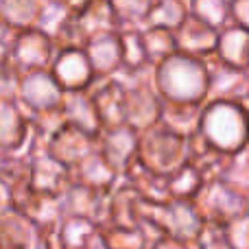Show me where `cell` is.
I'll use <instances>...</instances> for the list:
<instances>
[{
	"label": "cell",
	"mask_w": 249,
	"mask_h": 249,
	"mask_svg": "<svg viewBox=\"0 0 249 249\" xmlns=\"http://www.w3.org/2000/svg\"><path fill=\"white\" fill-rule=\"evenodd\" d=\"M153 83L164 101L206 103L210 88V61L208 57L177 51L153 66Z\"/></svg>",
	"instance_id": "1"
},
{
	"label": "cell",
	"mask_w": 249,
	"mask_h": 249,
	"mask_svg": "<svg viewBox=\"0 0 249 249\" xmlns=\"http://www.w3.org/2000/svg\"><path fill=\"white\" fill-rule=\"evenodd\" d=\"M121 20L109 0H72L66 20L53 35L57 51L68 46H86L96 35L121 31Z\"/></svg>",
	"instance_id": "2"
},
{
	"label": "cell",
	"mask_w": 249,
	"mask_h": 249,
	"mask_svg": "<svg viewBox=\"0 0 249 249\" xmlns=\"http://www.w3.org/2000/svg\"><path fill=\"white\" fill-rule=\"evenodd\" d=\"M208 142L225 153L243 149L249 142V118L241 101H206L201 127Z\"/></svg>",
	"instance_id": "3"
},
{
	"label": "cell",
	"mask_w": 249,
	"mask_h": 249,
	"mask_svg": "<svg viewBox=\"0 0 249 249\" xmlns=\"http://www.w3.org/2000/svg\"><path fill=\"white\" fill-rule=\"evenodd\" d=\"M149 219L160 225L164 234L173 236L181 247H197L199 234L203 230V216L199 214L193 199H168V201H149L142 199L138 223Z\"/></svg>",
	"instance_id": "4"
},
{
	"label": "cell",
	"mask_w": 249,
	"mask_h": 249,
	"mask_svg": "<svg viewBox=\"0 0 249 249\" xmlns=\"http://www.w3.org/2000/svg\"><path fill=\"white\" fill-rule=\"evenodd\" d=\"M138 160L146 168L168 177L186 162H190V138L173 131L164 123H158L140 131Z\"/></svg>",
	"instance_id": "5"
},
{
	"label": "cell",
	"mask_w": 249,
	"mask_h": 249,
	"mask_svg": "<svg viewBox=\"0 0 249 249\" xmlns=\"http://www.w3.org/2000/svg\"><path fill=\"white\" fill-rule=\"evenodd\" d=\"M193 203L197 206L203 221L228 225L232 219L249 210V195L241 193L225 179H210L195 195Z\"/></svg>",
	"instance_id": "6"
},
{
	"label": "cell",
	"mask_w": 249,
	"mask_h": 249,
	"mask_svg": "<svg viewBox=\"0 0 249 249\" xmlns=\"http://www.w3.org/2000/svg\"><path fill=\"white\" fill-rule=\"evenodd\" d=\"M64 88L55 79L51 68H33L22 70L18 74V90L16 99L26 112H37V109L57 107L64 99Z\"/></svg>",
	"instance_id": "7"
},
{
	"label": "cell",
	"mask_w": 249,
	"mask_h": 249,
	"mask_svg": "<svg viewBox=\"0 0 249 249\" xmlns=\"http://www.w3.org/2000/svg\"><path fill=\"white\" fill-rule=\"evenodd\" d=\"M11 57L18 70H33V68H51L57 55L55 39L39 26L13 31L11 39Z\"/></svg>",
	"instance_id": "8"
},
{
	"label": "cell",
	"mask_w": 249,
	"mask_h": 249,
	"mask_svg": "<svg viewBox=\"0 0 249 249\" xmlns=\"http://www.w3.org/2000/svg\"><path fill=\"white\" fill-rule=\"evenodd\" d=\"M127 86V101H124V123L131 124L138 131L153 127L162 116L164 99L160 96L158 88L153 83V74L136 79Z\"/></svg>",
	"instance_id": "9"
},
{
	"label": "cell",
	"mask_w": 249,
	"mask_h": 249,
	"mask_svg": "<svg viewBox=\"0 0 249 249\" xmlns=\"http://www.w3.org/2000/svg\"><path fill=\"white\" fill-rule=\"evenodd\" d=\"M31 160V186L39 193L59 197L72 184V168L53 158L44 146H35L29 153Z\"/></svg>",
	"instance_id": "10"
},
{
	"label": "cell",
	"mask_w": 249,
	"mask_h": 249,
	"mask_svg": "<svg viewBox=\"0 0 249 249\" xmlns=\"http://www.w3.org/2000/svg\"><path fill=\"white\" fill-rule=\"evenodd\" d=\"M51 70L66 92L90 90L92 83L96 81L92 64L88 59V53L81 46L59 48L51 64Z\"/></svg>",
	"instance_id": "11"
},
{
	"label": "cell",
	"mask_w": 249,
	"mask_h": 249,
	"mask_svg": "<svg viewBox=\"0 0 249 249\" xmlns=\"http://www.w3.org/2000/svg\"><path fill=\"white\" fill-rule=\"evenodd\" d=\"M96 149H99V136L70 123H66L59 131L53 133L51 140L46 142L48 153L70 168L81 162L86 155L94 153Z\"/></svg>",
	"instance_id": "12"
},
{
	"label": "cell",
	"mask_w": 249,
	"mask_h": 249,
	"mask_svg": "<svg viewBox=\"0 0 249 249\" xmlns=\"http://www.w3.org/2000/svg\"><path fill=\"white\" fill-rule=\"evenodd\" d=\"M210 61V88L208 101H241L249 94V68L230 66L219 61L214 55Z\"/></svg>",
	"instance_id": "13"
},
{
	"label": "cell",
	"mask_w": 249,
	"mask_h": 249,
	"mask_svg": "<svg viewBox=\"0 0 249 249\" xmlns=\"http://www.w3.org/2000/svg\"><path fill=\"white\" fill-rule=\"evenodd\" d=\"M138 142H140V131L131 124L123 123L116 127L103 129L99 133V149L105 158L109 160L118 173H124V168L138 158Z\"/></svg>",
	"instance_id": "14"
},
{
	"label": "cell",
	"mask_w": 249,
	"mask_h": 249,
	"mask_svg": "<svg viewBox=\"0 0 249 249\" xmlns=\"http://www.w3.org/2000/svg\"><path fill=\"white\" fill-rule=\"evenodd\" d=\"M96 114L103 129L116 127L124 123V101H127V86L118 77L96 79L90 88Z\"/></svg>",
	"instance_id": "15"
},
{
	"label": "cell",
	"mask_w": 249,
	"mask_h": 249,
	"mask_svg": "<svg viewBox=\"0 0 249 249\" xmlns=\"http://www.w3.org/2000/svg\"><path fill=\"white\" fill-rule=\"evenodd\" d=\"M44 245V234L24 212L9 208L0 212V249H37Z\"/></svg>",
	"instance_id": "16"
},
{
	"label": "cell",
	"mask_w": 249,
	"mask_h": 249,
	"mask_svg": "<svg viewBox=\"0 0 249 249\" xmlns=\"http://www.w3.org/2000/svg\"><path fill=\"white\" fill-rule=\"evenodd\" d=\"M109 193H112V190H109ZM109 193L92 188V186L72 179L68 190L61 195V210H64V216L66 214L88 216V219H94L103 225L105 214H107Z\"/></svg>",
	"instance_id": "17"
},
{
	"label": "cell",
	"mask_w": 249,
	"mask_h": 249,
	"mask_svg": "<svg viewBox=\"0 0 249 249\" xmlns=\"http://www.w3.org/2000/svg\"><path fill=\"white\" fill-rule=\"evenodd\" d=\"M31 136L26 109L13 96H0V149L20 153Z\"/></svg>",
	"instance_id": "18"
},
{
	"label": "cell",
	"mask_w": 249,
	"mask_h": 249,
	"mask_svg": "<svg viewBox=\"0 0 249 249\" xmlns=\"http://www.w3.org/2000/svg\"><path fill=\"white\" fill-rule=\"evenodd\" d=\"M175 37H177V51L197 57H210L216 53L219 29L203 22L195 13H188L186 20L175 29Z\"/></svg>",
	"instance_id": "19"
},
{
	"label": "cell",
	"mask_w": 249,
	"mask_h": 249,
	"mask_svg": "<svg viewBox=\"0 0 249 249\" xmlns=\"http://www.w3.org/2000/svg\"><path fill=\"white\" fill-rule=\"evenodd\" d=\"M83 48L88 53L96 79H112L123 70V48L118 31L96 35Z\"/></svg>",
	"instance_id": "20"
},
{
	"label": "cell",
	"mask_w": 249,
	"mask_h": 249,
	"mask_svg": "<svg viewBox=\"0 0 249 249\" xmlns=\"http://www.w3.org/2000/svg\"><path fill=\"white\" fill-rule=\"evenodd\" d=\"M61 249H105L103 225L88 216L66 214L57 232Z\"/></svg>",
	"instance_id": "21"
},
{
	"label": "cell",
	"mask_w": 249,
	"mask_h": 249,
	"mask_svg": "<svg viewBox=\"0 0 249 249\" xmlns=\"http://www.w3.org/2000/svg\"><path fill=\"white\" fill-rule=\"evenodd\" d=\"M142 193L127 179H121L112 188L107 199V214L103 225H133L138 228V214H140Z\"/></svg>",
	"instance_id": "22"
},
{
	"label": "cell",
	"mask_w": 249,
	"mask_h": 249,
	"mask_svg": "<svg viewBox=\"0 0 249 249\" xmlns=\"http://www.w3.org/2000/svg\"><path fill=\"white\" fill-rule=\"evenodd\" d=\"M72 179L109 193L123 179V175L109 164V160L101 153V149H96L94 153L86 155L81 162L72 166Z\"/></svg>",
	"instance_id": "23"
},
{
	"label": "cell",
	"mask_w": 249,
	"mask_h": 249,
	"mask_svg": "<svg viewBox=\"0 0 249 249\" xmlns=\"http://www.w3.org/2000/svg\"><path fill=\"white\" fill-rule=\"evenodd\" d=\"M61 109H64L66 123L77 124V127L86 129V131H90V133H96V136L103 131L90 90L64 92V99H61Z\"/></svg>",
	"instance_id": "24"
},
{
	"label": "cell",
	"mask_w": 249,
	"mask_h": 249,
	"mask_svg": "<svg viewBox=\"0 0 249 249\" xmlns=\"http://www.w3.org/2000/svg\"><path fill=\"white\" fill-rule=\"evenodd\" d=\"M214 57L223 64L249 68V29L230 22L219 31Z\"/></svg>",
	"instance_id": "25"
},
{
	"label": "cell",
	"mask_w": 249,
	"mask_h": 249,
	"mask_svg": "<svg viewBox=\"0 0 249 249\" xmlns=\"http://www.w3.org/2000/svg\"><path fill=\"white\" fill-rule=\"evenodd\" d=\"M123 179L131 181L142 193V197L149 199V201H168L171 199V195H168V177L146 168L138 158L124 168Z\"/></svg>",
	"instance_id": "26"
},
{
	"label": "cell",
	"mask_w": 249,
	"mask_h": 249,
	"mask_svg": "<svg viewBox=\"0 0 249 249\" xmlns=\"http://www.w3.org/2000/svg\"><path fill=\"white\" fill-rule=\"evenodd\" d=\"M201 114L203 103H171V101H164L160 123H164L166 127H171L173 131L181 133V136L190 138L201 127Z\"/></svg>",
	"instance_id": "27"
},
{
	"label": "cell",
	"mask_w": 249,
	"mask_h": 249,
	"mask_svg": "<svg viewBox=\"0 0 249 249\" xmlns=\"http://www.w3.org/2000/svg\"><path fill=\"white\" fill-rule=\"evenodd\" d=\"M140 33H142V44H144V51H146V59H149L151 66L160 64L168 55L177 53V37L173 29L142 24Z\"/></svg>",
	"instance_id": "28"
},
{
	"label": "cell",
	"mask_w": 249,
	"mask_h": 249,
	"mask_svg": "<svg viewBox=\"0 0 249 249\" xmlns=\"http://www.w3.org/2000/svg\"><path fill=\"white\" fill-rule=\"evenodd\" d=\"M121 48H123V70L121 72H140L153 68L146 59V51L142 44L140 26H121Z\"/></svg>",
	"instance_id": "29"
},
{
	"label": "cell",
	"mask_w": 249,
	"mask_h": 249,
	"mask_svg": "<svg viewBox=\"0 0 249 249\" xmlns=\"http://www.w3.org/2000/svg\"><path fill=\"white\" fill-rule=\"evenodd\" d=\"M46 0H0V13L13 31L37 26Z\"/></svg>",
	"instance_id": "30"
},
{
	"label": "cell",
	"mask_w": 249,
	"mask_h": 249,
	"mask_svg": "<svg viewBox=\"0 0 249 249\" xmlns=\"http://www.w3.org/2000/svg\"><path fill=\"white\" fill-rule=\"evenodd\" d=\"M206 184V177L201 175L193 162H186L175 173L168 175V195L171 199H195V195Z\"/></svg>",
	"instance_id": "31"
},
{
	"label": "cell",
	"mask_w": 249,
	"mask_h": 249,
	"mask_svg": "<svg viewBox=\"0 0 249 249\" xmlns=\"http://www.w3.org/2000/svg\"><path fill=\"white\" fill-rule=\"evenodd\" d=\"M188 13H190L188 0H155V4L149 11V16H146L144 24L166 26V29L175 31L177 26L186 20Z\"/></svg>",
	"instance_id": "32"
},
{
	"label": "cell",
	"mask_w": 249,
	"mask_h": 249,
	"mask_svg": "<svg viewBox=\"0 0 249 249\" xmlns=\"http://www.w3.org/2000/svg\"><path fill=\"white\" fill-rule=\"evenodd\" d=\"M105 249H144L146 241L140 228L133 225H103Z\"/></svg>",
	"instance_id": "33"
},
{
	"label": "cell",
	"mask_w": 249,
	"mask_h": 249,
	"mask_svg": "<svg viewBox=\"0 0 249 249\" xmlns=\"http://www.w3.org/2000/svg\"><path fill=\"white\" fill-rule=\"evenodd\" d=\"M190 13L201 18L203 22L212 24L214 29H223L232 22V11H230V0H188Z\"/></svg>",
	"instance_id": "34"
},
{
	"label": "cell",
	"mask_w": 249,
	"mask_h": 249,
	"mask_svg": "<svg viewBox=\"0 0 249 249\" xmlns=\"http://www.w3.org/2000/svg\"><path fill=\"white\" fill-rule=\"evenodd\" d=\"M221 179L232 184L234 188H238L241 193L249 195V142L243 149L234 151V153L230 155L228 168H225Z\"/></svg>",
	"instance_id": "35"
},
{
	"label": "cell",
	"mask_w": 249,
	"mask_h": 249,
	"mask_svg": "<svg viewBox=\"0 0 249 249\" xmlns=\"http://www.w3.org/2000/svg\"><path fill=\"white\" fill-rule=\"evenodd\" d=\"M123 26H142L155 0H109Z\"/></svg>",
	"instance_id": "36"
},
{
	"label": "cell",
	"mask_w": 249,
	"mask_h": 249,
	"mask_svg": "<svg viewBox=\"0 0 249 249\" xmlns=\"http://www.w3.org/2000/svg\"><path fill=\"white\" fill-rule=\"evenodd\" d=\"M225 234H228V247L249 249V210L230 221L225 225Z\"/></svg>",
	"instance_id": "37"
},
{
	"label": "cell",
	"mask_w": 249,
	"mask_h": 249,
	"mask_svg": "<svg viewBox=\"0 0 249 249\" xmlns=\"http://www.w3.org/2000/svg\"><path fill=\"white\" fill-rule=\"evenodd\" d=\"M197 247H201V249L228 247V234H225V225L223 223H212V221H206V223H203L201 234H199Z\"/></svg>",
	"instance_id": "38"
},
{
	"label": "cell",
	"mask_w": 249,
	"mask_h": 249,
	"mask_svg": "<svg viewBox=\"0 0 249 249\" xmlns=\"http://www.w3.org/2000/svg\"><path fill=\"white\" fill-rule=\"evenodd\" d=\"M232 22L249 29V0H230Z\"/></svg>",
	"instance_id": "39"
},
{
	"label": "cell",
	"mask_w": 249,
	"mask_h": 249,
	"mask_svg": "<svg viewBox=\"0 0 249 249\" xmlns=\"http://www.w3.org/2000/svg\"><path fill=\"white\" fill-rule=\"evenodd\" d=\"M13 70H18V68L13 66L11 44H9V39H0V77L13 72Z\"/></svg>",
	"instance_id": "40"
},
{
	"label": "cell",
	"mask_w": 249,
	"mask_h": 249,
	"mask_svg": "<svg viewBox=\"0 0 249 249\" xmlns=\"http://www.w3.org/2000/svg\"><path fill=\"white\" fill-rule=\"evenodd\" d=\"M9 208H13V197H11V188H9V184L0 177V212L9 210Z\"/></svg>",
	"instance_id": "41"
},
{
	"label": "cell",
	"mask_w": 249,
	"mask_h": 249,
	"mask_svg": "<svg viewBox=\"0 0 249 249\" xmlns=\"http://www.w3.org/2000/svg\"><path fill=\"white\" fill-rule=\"evenodd\" d=\"M11 35H13V29L7 24L4 16L0 13V39H11Z\"/></svg>",
	"instance_id": "42"
},
{
	"label": "cell",
	"mask_w": 249,
	"mask_h": 249,
	"mask_svg": "<svg viewBox=\"0 0 249 249\" xmlns=\"http://www.w3.org/2000/svg\"><path fill=\"white\" fill-rule=\"evenodd\" d=\"M241 103H243V107H245V112H247V118H249V94L245 96V99H241Z\"/></svg>",
	"instance_id": "43"
}]
</instances>
